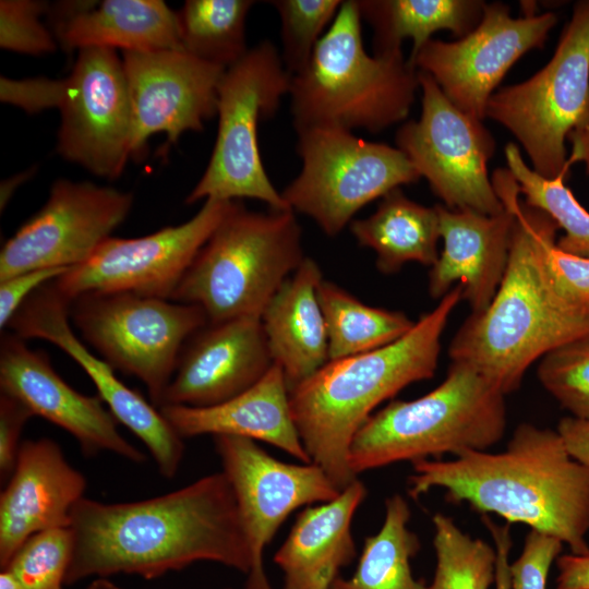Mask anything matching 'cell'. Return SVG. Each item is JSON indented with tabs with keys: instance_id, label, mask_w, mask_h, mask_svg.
I'll return each instance as SVG.
<instances>
[{
	"instance_id": "6da1fadb",
	"label": "cell",
	"mask_w": 589,
	"mask_h": 589,
	"mask_svg": "<svg viewBox=\"0 0 589 589\" xmlns=\"http://www.w3.org/2000/svg\"><path fill=\"white\" fill-rule=\"evenodd\" d=\"M69 527L73 550L64 585L119 573L152 579L199 561L245 575L252 567L236 495L223 471L140 502L83 497Z\"/></svg>"
},
{
	"instance_id": "7a4b0ae2",
	"label": "cell",
	"mask_w": 589,
	"mask_h": 589,
	"mask_svg": "<svg viewBox=\"0 0 589 589\" xmlns=\"http://www.w3.org/2000/svg\"><path fill=\"white\" fill-rule=\"evenodd\" d=\"M409 494L434 489L482 515L522 524L589 554V466L575 459L556 430L520 423L502 452L412 462Z\"/></svg>"
},
{
	"instance_id": "3957f363",
	"label": "cell",
	"mask_w": 589,
	"mask_h": 589,
	"mask_svg": "<svg viewBox=\"0 0 589 589\" xmlns=\"http://www.w3.org/2000/svg\"><path fill=\"white\" fill-rule=\"evenodd\" d=\"M513 195L516 214L509 260L491 303L471 313L454 336L452 362L470 365L505 396L517 390L528 368L552 350L589 339V314L554 290L543 261L546 237L558 226Z\"/></svg>"
},
{
	"instance_id": "277c9868",
	"label": "cell",
	"mask_w": 589,
	"mask_h": 589,
	"mask_svg": "<svg viewBox=\"0 0 589 589\" xmlns=\"http://www.w3.org/2000/svg\"><path fill=\"white\" fill-rule=\"evenodd\" d=\"M462 299L459 285L399 339L378 349L330 360L289 390L293 422L311 462L344 490L357 476L348 456L360 428L383 401L410 384L433 377L441 337Z\"/></svg>"
},
{
	"instance_id": "5b68a950",
	"label": "cell",
	"mask_w": 589,
	"mask_h": 589,
	"mask_svg": "<svg viewBox=\"0 0 589 589\" xmlns=\"http://www.w3.org/2000/svg\"><path fill=\"white\" fill-rule=\"evenodd\" d=\"M358 0H346L308 65L291 77L297 131L336 127L381 132L407 119L420 89L418 70L402 50L369 55Z\"/></svg>"
},
{
	"instance_id": "8992f818",
	"label": "cell",
	"mask_w": 589,
	"mask_h": 589,
	"mask_svg": "<svg viewBox=\"0 0 589 589\" xmlns=\"http://www.w3.org/2000/svg\"><path fill=\"white\" fill-rule=\"evenodd\" d=\"M505 395L470 365L452 362L444 381L413 400H393L354 435L348 461L361 472L401 461L488 450L506 431Z\"/></svg>"
},
{
	"instance_id": "52a82bcc",
	"label": "cell",
	"mask_w": 589,
	"mask_h": 589,
	"mask_svg": "<svg viewBox=\"0 0 589 589\" xmlns=\"http://www.w3.org/2000/svg\"><path fill=\"white\" fill-rule=\"evenodd\" d=\"M301 237L294 212H254L235 202L170 300L202 308L208 323L261 317L305 259Z\"/></svg>"
},
{
	"instance_id": "ba28073f",
	"label": "cell",
	"mask_w": 589,
	"mask_h": 589,
	"mask_svg": "<svg viewBox=\"0 0 589 589\" xmlns=\"http://www.w3.org/2000/svg\"><path fill=\"white\" fill-rule=\"evenodd\" d=\"M485 118L515 135L540 176L567 175L575 161L589 172V0L574 7L551 60L495 92Z\"/></svg>"
},
{
	"instance_id": "9c48e42d",
	"label": "cell",
	"mask_w": 589,
	"mask_h": 589,
	"mask_svg": "<svg viewBox=\"0 0 589 589\" xmlns=\"http://www.w3.org/2000/svg\"><path fill=\"white\" fill-rule=\"evenodd\" d=\"M291 77L269 40L250 48L225 70L218 86L216 141L187 204L203 199H253L273 211H291L269 180L259 147V125L289 95Z\"/></svg>"
},
{
	"instance_id": "30bf717a",
	"label": "cell",
	"mask_w": 589,
	"mask_h": 589,
	"mask_svg": "<svg viewBox=\"0 0 589 589\" xmlns=\"http://www.w3.org/2000/svg\"><path fill=\"white\" fill-rule=\"evenodd\" d=\"M298 176L281 192L292 212L337 236L370 202L421 177L397 147L370 142L336 127L297 131Z\"/></svg>"
},
{
	"instance_id": "8fae6325",
	"label": "cell",
	"mask_w": 589,
	"mask_h": 589,
	"mask_svg": "<svg viewBox=\"0 0 589 589\" xmlns=\"http://www.w3.org/2000/svg\"><path fill=\"white\" fill-rule=\"evenodd\" d=\"M82 338L113 369L136 376L159 407L184 344L207 323L202 308L131 292H88L70 302Z\"/></svg>"
},
{
	"instance_id": "7c38bea8",
	"label": "cell",
	"mask_w": 589,
	"mask_h": 589,
	"mask_svg": "<svg viewBox=\"0 0 589 589\" xmlns=\"http://www.w3.org/2000/svg\"><path fill=\"white\" fill-rule=\"evenodd\" d=\"M422 110L396 133V147L424 177L444 206L486 215L504 211L488 175L495 151L490 131L457 108L428 73L418 71Z\"/></svg>"
},
{
	"instance_id": "4fadbf2b",
	"label": "cell",
	"mask_w": 589,
	"mask_h": 589,
	"mask_svg": "<svg viewBox=\"0 0 589 589\" xmlns=\"http://www.w3.org/2000/svg\"><path fill=\"white\" fill-rule=\"evenodd\" d=\"M236 201L205 200L188 221L140 238H108L83 263L52 280L69 302L88 292L170 299L199 251Z\"/></svg>"
},
{
	"instance_id": "5bb4252c",
	"label": "cell",
	"mask_w": 589,
	"mask_h": 589,
	"mask_svg": "<svg viewBox=\"0 0 589 589\" xmlns=\"http://www.w3.org/2000/svg\"><path fill=\"white\" fill-rule=\"evenodd\" d=\"M57 152L106 179H117L131 157L132 108L122 58L109 48L77 51L63 80Z\"/></svg>"
},
{
	"instance_id": "9a60e30c",
	"label": "cell",
	"mask_w": 589,
	"mask_h": 589,
	"mask_svg": "<svg viewBox=\"0 0 589 589\" xmlns=\"http://www.w3.org/2000/svg\"><path fill=\"white\" fill-rule=\"evenodd\" d=\"M556 21L550 12L514 19L506 4L485 3L480 23L469 34L450 43L430 39L408 60L431 75L457 108L482 121L508 70L529 50L543 47Z\"/></svg>"
},
{
	"instance_id": "2e32d148",
	"label": "cell",
	"mask_w": 589,
	"mask_h": 589,
	"mask_svg": "<svg viewBox=\"0 0 589 589\" xmlns=\"http://www.w3.org/2000/svg\"><path fill=\"white\" fill-rule=\"evenodd\" d=\"M133 195L93 182L57 180L43 207L5 241L0 281L38 269L85 262L131 211Z\"/></svg>"
},
{
	"instance_id": "e0dca14e",
	"label": "cell",
	"mask_w": 589,
	"mask_h": 589,
	"mask_svg": "<svg viewBox=\"0 0 589 589\" xmlns=\"http://www.w3.org/2000/svg\"><path fill=\"white\" fill-rule=\"evenodd\" d=\"M214 443L251 551L245 589H273L263 568L264 549L293 510L332 501L340 491L320 466L284 462L253 440L216 435Z\"/></svg>"
},
{
	"instance_id": "ac0fdd59",
	"label": "cell",
	"mask_w": 589,
	"mask_h": 589,
	"mask_svg": "<svg viewBox=\"0 0 589 589\" xmlns=\"http://www.w3.org/2000/svg\"><path fill=\"white\" fill-rule=\"evenodd\" d=\"M122 62L132 108V158L143 155L152 135L163 132L175 144L216 116L226 69L181 49L122 52Z\"/></svg>"
},
{
	"instance_id": "d6986e66",
	"label": "cell",
	"mask_w": 589,
	"mask_h": 589,
	"mask_svg": "<svg viewBox=\"0 0 589 589\" xmlns=\"http://www.w3.org/2000/svg\"><path fill=\"white\" fill-rule=\"evenodd\" d=\"M69 309L70 302L50 281L23 302L8 326L24 340L38 338L52 342L76 361L94 382L99 398L115 419L146 445L159 472L171 479L183 457V438L157 407L124 385L104 359L81 342L72 330Z\"/></svg>"
},
{
	"instance_id": "ffe728a7",
	"label": "cell",
	"mask_w": 589,
	"mask_h": 589,
	"mask_svg": "<svg viewBox=\"0 0 589 589\" xmlns=\"http://www.w3.org/2000/svg\"><path fill=\"white\" fill-rule=\"evenodd\" d=\"M491 180L504 205L498 214L435 205L443 250L429 273V293L442 299L457 283L472 313L491 303L503 280L516 221L513 195L518 185L513 175L508 168L496 169Z\"/></svg>"
},
{
	"instance_id": "44dd1931",
	"label": "cell",
	"mask_w": 589,
	"mask_h": 589,
	"mask_svg": "<svg viewBox=\"0 0 589 589\" xmlns=\"http://www.w3.org/2000/svg\"><path fill=\"white\" fill-rule=\"evenodd\" d=\"M0 388L23 401L34 416L69 432L87 456L109 450L133 462L145 460L120 434L118 421L99 396L76 392L53 370L44 351L29 349L14 333L1 336Z\"/></svg>"
},
{
	"instance_id": "7402d4cb",
	"label": "cell",
	"mask_w": 589,
	"mask_h": 589,
	"mask_svg": "<svg viewBox=\"0 0 589 589\" xmlns=\"http://www.w3.org/2000/svg\"><path fill=\"white\" fill-rule=\"evenodd\" d=\"M273 364L261 317L207 323L184 344L158 408L223 404L257 383Z\"/></svg>"
},
{
	"instance_id": "603a6c76",
	"label": "cell",
	"mask_w": 589,
	"mask_h": 589,
	"mask_svg": "<svg viewBox=\"0 0 589 589\" xmlns=\"http://www.w3.org/2000/svg\"><path fill=\"white\" fill-rule=\"evenodd\" d=\"M84 476L49 438L22 442L15 468L0 496V566L5 568L33 534L70 526L83 498Z\"/></svg>"
},
{
	"instance_id": "cb8c5ba5",
	"label": "cell",
	"mask_w": 589,
	"mask_h": 589,
	"mask_svg": "<svg viewBox=\"0 0 589 589\" xmlns=\"http://www.w3.org/2000/svg\"><path fill=\"white\" fill-rule=\"evenodd\" d=\"M48 12L57 43L68 51L181 49L177 12L163 0L62 1Z\"/></svg>"
},
{
	"instance_id": "d4e9b609",
	"label": "cell",
	"mask_w": 589,
	"mask_h": 589,
	"mask_svg": "<svg viewBox=\"0 0 589 589\" xmlns=\"http://www.w3.org/2000/svg\"><path fill=\"white\" fill-rule=\"evenodd\" d=\"M182 437L232 435L268 443L301 462H311L292 419L284 372L274 363L253 386L211 407L158 408Z\"/></svg>"
},
{
	"instance_id": "484cf974",
	"label": "cell",
	"mask_w": 589,
	"mask_h": 589,
	"mask_svg": "<svg viewBox=\"0 0 589 589\" xmlns=\"http://www.w3.org/2000/svg\"><path fill=\"white\" fill-rule=\"evenodd\" d=\"M365 496L366 488L357 479L332 501L299 513L274 555L284 589H330L357 555L351 521Z\"/></svg>"
},
{
	"instance_id": "4316f807",
	"label": "cell",
	"mask_w": 589,
	"mask_h": 589,
	"mask_svg": "<svg viewBox=\"0 0 589 589\" xmlns=\"http://www.w3.org/2000/svg\"><path fill=\"white\" fill-rule=\"evenodd\" d=\"M318 264L306 257L279 287L261 321L274 363L280 365L289 390L328 362V341L317 287Z\"/></svg>"
},
{
	"instance_id": "83f0119b",
	"label": "cell",
	"mask_w": 589,
	"mask_h": 589,
	"mask_svg": "<svg viewBox=\"0 0 589 589\" xmlns=\"http://www.w3.org/2000/svg\"><path fill=\"white\" fill-rule=\"evenodd\" d=\"M349 228L361 247L376 253V266L384 274L396 273L409 262L432 267L438 259L436 206L410 200L400 188L383 196L372 215L353 219Z\"/></svg>"
},
{
	"instance_id": "f1b7e54d",
	"label": "cell",
	"mask_w": 589,
	"mask_h": 589,
	"mask_svg": "<svg viewBox=\"0 0 589 589\" xmlns=\"http://www.w3.org/2000/svg\"><path fill=\"white\" fill-rule=\"evenodd\" d=\"M362 20L373 28L374 53L401 50L412 39V59L435 32L460 38L480 23L485 2L478 0H358Z\"/></svg>"
},
{
	"instance_id": "f546056e",
	"label": "cell",
	"mask_w": 589,
	"mask_h": 589,
	"mask_svg": "<svg viewBox=\"0 0 589 589\" xmlns=\"http://www.w3.org/2000/svg\"><path fill=\"white\" fill-rule=\"evenodd\" d=\"M410 517L404 496L387 497L383 525L365 538L356 572L348 579L339 576L330 589H431L412 574L411 561L421 543L409 528Z\"/></svg>"
},
{
	"instance_id": "4dcf8cb0",
	"label": "cell",
	"mask_w": 589,
	"mask_h": 589,
	"mask_svg": "<svg viewBox=\"0 0 589 589\" xmlns=\"http://www.w3.org/2000/svg\"><path fill=\"white\" fill-rule=\"evenodd\" d=\"M317 298L326 326L328 361L384 347L416 323L402 312L370 306L325 279L318 284Z\"/></svg>"
},
{
	"instance_id": "1f68e13d",
	"label": "cell",
	"mask_w": 589,
	"mask_h": 589,
	"mask_svg": "<svg viewBox=\"0 0 589 589\" xmlns=\"http://www.w3.org/2000/svg\"><path fill=\"white\" fill-rule=\"evenodd\" d=\"M255 1L188 0L177 12L180 48L224 69L238 62L250 48L245 20Z\"/></svg>"
},
{
	"instance_id": "d6a6232c",
	"label": "cell",
	"mask_w": 589,
	"mask_h": 589,
	"mask_svg": "<svg viewBox=\"0 0 589 589\" xmlns=\"http://www.w3.org/2000/svg\"><path fill=\"white\" fill-rule=\"evenodd\" d=\"M508 170L517 182L528 206L545 213L564 230L556 245L570 254L589 257V212L577 201L564 180L566 175L548 179L522 159L517 145L505 147Z\"/></svg>"
},
{
	"instance_id": "836d02e7",
	"label": "cell",
	"mask_w": 589,
	"mask_h": 589,
	"mask_svg": "<svg viewBox=\"0 0 589 589\" xmlns=\"http://www.w3.org/2000/svg\"><path fill=\"white\" fill-rule=\"evenodd\" d=\"M432 524L436 564L431 589H490L495 582V548L442 513L433 515Z\"/></svg>"
},
{
	"instance_id": "e575fe53",
	"label": "cell",
	"mask_w": 589,
	"mask_h": 589,
	"mask_svg": "<svg viewBox=\"0 0 589 589\" xmlns=\"http://www.w3.org/2000/svg\"><path fill=\"white\" fill-rule=\"evenodd\" d=\"M280 19L281 60L293 76L309 63L323 31L333 23L340 0H273L268 1Z\"/></svg>"
},
{
	"instance_id": "d590c367",
	"label": "cell",
	"mask_w": 589,
	"mask_h": 589,
	"mask_svg": "<svg viewBox=\"0 0 589 589\" xmlns=\"http://www.w3.org/2000/svg\"><path fill=\"white\" fill-rule=\"evenodd\" d=\"M72 550L70 527L45 530L29 537L3 569L24 589H62Z\"/></svg>"
},
{
	"instance_id": "8d00e7d4",
	"label": "cell",
	"mask_w": 589,
	"mask_h": 589,
	"mask_svg": "<svg viewBox=\"0 0 589 589\" xmlns=\"http://www.w3.org/2000/svg\"><path fill=\"white\" fill-rule=\"evenodd\" d=\"M537 375L570 417L589 421V339L576 340L546 353L541 358Z\"/></svg>"
},
{
	"instance_id": "74e56055",
	"label": "cell",
	"mask_w": 589,
	"mask_h": 589,
	"mask_svg": "<svg viewBox=\"0 0 589 589\" xmlns=\"http://www.w3.org/2000/svg\"><path fill=\"white\" fill-rule=\"evenodd\" d=\"M49 4L35 0L0 1V47L13 52L41 56L53 52L58 43L43 23Z\"/></svg>"
},
{
	"instance_id": "f35d334b",
	"label": "cell",
	"mask_w": 589,
	"mask_h": 589,
	"mask_svg": "<svg viewBox=\"0 0 589 589\" xmlns=\"http://www.w3.org/2000/svg\"><path fill=\"white\" fill-rule=\"evenodd\" d=\"M543 261L556 293L573 308L589 314V257L561 250L554 231L544 241Z\"/></svg>"
},
{
	"instance_id": "ab89813d",
	"label": "cell",
	"mask_w": 589,
	"mask_h": 589,
	"mask_svg": "<svg viewBox=\"0 0 589 589\" xmlns=\"http://www.w3.org/2000/svg\"><path fill=\"white\" fill-rule=\"evenodd\" d=\"M563 544L551 534L530 530L519 556L509 565L510 589H546L551 566Z\"/></svg>"
},
{
	"instance_id": "60d3db41",
	"label": "cell",
	"mask_w": 589,
	"mask_h": 589,
	"mask_svg": "<svg viewBox=\"0 0 589 589\" xmlns=\"http://www.w3.org/2000/svg\"><path fill=\"white\" fill-rule=\"evenodd\" d=\"M63 80L35 77L26 80L0 79V99L17 106L28 113L59 108Z\"/></svg>"
},
{
	"instance_id": "b9f144b4",
	"label": "cell",
	"mask_w": 589,
	"mask_h": 589,
	"mask_svg": "<svg viewBox=\"0 0 589 589\" xmlns=\"http://www.w3.org/2000/svg\"><path fill=\"white\" fill-rule=\"evenodd\" d=\"M34 417L31 409L20 399L1 393L0 395V476L8 481L16 465L22 430Z\"/></svg>"
},
{
	"instance_id": "7bdbcfd3",
	"label": "cell",
	"mask_w": 589,
	"mask_h": 589,
	"mask_svg": "<svg viewBox=\"0 0 589 589\" xmlns=\"http://www.w3.org/2000/svg\"><path fill=\"white\" fill-rule=\"evenodd\" d=\"M71 268V267H70ZM69 268H38L0 281V326L7 327L23 302L44 285L61 276Z\"/></svg>"
},
{
	"instance_id": "ee69618b",
	"label": "cell",
	"mask_w": 589,
	"mask_h": 589,
	"mask_svg": "<svg viewBox=\"0 0 589 589\" xmlns=\"http://www.w3.org/2000/svg\"><path fill=\"white\" fill-rule=\"evenodd\" d=\"M482 521L489 529L496 552L495 585L496 589H510L509 552L513 545L509 524L497 525L489 515H482Z\"/></svg>"
},
{
	"instance_id": "f6af8a7d",
	"label": "cell",
	"mask_w": 589,
	"mask_h": 589,
	"mask_svg": "<svg viewBox=\"0 0 589 589\" xmlns=\"http://www.w3.org/2000/svg\"><path fill=\"white\" fill-rule=\"evenodd\" d=\"M556 567V589H589V554L560 555Z\"/></svg>"
},
{
	"instance_id": "bcb514c9",
	"label": "cell",
	"mask_w": 589,
	"mask_h": 589,
	"mask_svg": "<svg viewBox=\"0 0 589 589\" xmlns=\"http://www.w3.org/2000/svg\"><path fill=\"white\" fill-rule=\"evenodd\" d=\"M556 431L568 453L581 464L589 466V421L565 417L558 422Z\"/></svg>"
},
{
	"instance_id": "7dc6e473",
	"label": "cell",
	"mask_w": 589,
	"mask_h": 589,
	"mask_svg": "<svg viewBox=\"0 0 589 589\" xmlns=\"http://www.w3.org/2000/svg\"><path fill=\"white\" fill-rule=\"evenodd\" d=\"M31 171H25L3 182V184L1 185V209L7 205L9 199L13 194V190L15 189V187L21 184L25 179H27Z\"/></svg>"
},
{
	"instance_id": "c3c4849f",
	"label": "cell",
	"mask_w": 589,
	"mask_h": 589,
	"mask_svg": "<svg viewBox=\"0 0 589 589\" xmlns=\"http://www.w3.org/2000/svg\"><path fill=\"white\" fill-rule=\"evenodd\" d=\"M0 589H24L19 581L5 569L0 574Z\"/></svg>"
},
{
	"instance_id": "681fc988",
	"label": "cell",
	"mask_w": 589,
	"mask_h": 589,
	"mask_svg": "<svg viewBox=\"0 0 589 589\" xmlns=\"http://www.w3.org/2000/svg\"><path fill=\"white\" fill-rule=\"evenodd\" d=\"M87 589H121L116 586L113 582L109 581L108 578H96Z\"/></svg>"
}]
</instances>
